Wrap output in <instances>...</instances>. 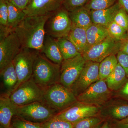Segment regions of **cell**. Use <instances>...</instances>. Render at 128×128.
I'll list each match as a JSON object with an SVG mask.
<instances>
[{
    "instance_id": "obj_31",
    "label": "cell",
    "mask_w": 128,
    "mask_h": 128,
    "mask_svg": "<svg viewBox=\"0 0 128 128\" xmlns=\"http://www.w3.org/2000/svg\"><path fill=\"white\" fill-rule=\"evenodd\" d=\"M42 128H73L72 124L53 118L41 124Z\"/></svg>"
},
{
    "instance_id": "obj_1",
    "label": "cell",
    "mask_w": 128,
    "mask_h": 128,
    "mask_svg": "<svg viewBox=\"0 0 128 128\" xmlns=\"http://www.w3.org/2000/svg\"><path fill=\"white\" fill-rule=\"evenodd\" d=\"M51 14L26 16L19 24L13 32L22 47L41 51L46 34L45 24Z\"/></svg>"
},
{
    "instance_id": "obj_18",
    "label": "cell",
    "mask_w": 128,
    "mask_h": 128,
    "mask_svg": "<svg viewBox=\"0 0 128 128\" xmlns=\"http://www.w3.org/2000/svg\"><path fill=\"white\" fill-rule=\"evenodd\" d=\"M40 52L54 64L60 65L64 61L57 39L47 34L45 35Z\"/></svg>"
},
{
    "instance_id": "obj_42",
    "label": "cell",
    "mask_w": 128,
    "mask_h": 128,
    "mask_svg": "<svg viewBox=\"0 0 128 128\" xmlns=\"http://www.w3.org/2000/svg\"><path fill=\"white\" fill-rule=\"evenodd\" d=\"M116 122L121 124H128V117L120 121H116Z\"/></svg>"
},
{
    "instance_id": "obj_23",
    "label": "cell",
    "mask_w": 128,
    "mask_h": 128,
    "mask_svg": "<svg viewBox=\"0 0 128 128\" xmlns=\"http://www.w3.org/2000/svg\"><path fill=\"white\" fill-rule=\"evenodd\" d=\"M86 30L88 42L87 49L94 44L102 41L109 36L107 28L102 25L92 24Z\"/></svg>"
},
{
    "instance_id": "obj_33",
    "label": "cell",
    "mask_w": 128,
    "mask_h": 128,
    "mask_svg": "<svg viewBox=\"0 0 128 128\" xmlns=\"http://www.w3.org/2000/svg\"><path fill=\"white\" fill-rule=\"evenodd\" d=\"M114 21L128 32V14L123 8L117 12Z\"/></svg>"
},
{
    "instance_id": "obj_39",
    "label": "cell",
    "mask_w": 128,
    "mask_h": 128,
    "mask_svg": "<svg viewBox=\"0 0 128 128\" xmlns=\"http://www.w3.org/2000/svg\"><path fill=\"white\" fill-rule=\"evenodd\" d=\"M118 2L128 14V0H118Z\"/></svg>"
},
{
    "instance_id": "obj_2",
    "label": "cell",
    "mask_w": 128,
    "mask_h": 128,
    "mask_svg": "<svg viewBox=\"0 0 128 128\" xmlns=\"http://www.w3.org/2000/svg\"><path fill=\"white\" fill-rule=\"evenodd\" d=\"M60 65L50 61L40 52L34 61L32 77L44 89L60 83Z\"/></svg>"
},
{
    "instance_id": "obj_25",
    "label": "cell",
    "mask_w": 128,
    "mask_h": 128,
    "mask_svg": "<svg viewBox=\"0 0 128 128\" xmlns=\"http://www.w3.org/2000/svg\"><path fill=\"white\" fill-rule=\"evenodd\" d=\"M118 64L117 57L115 55L108 56L99 63V80H106L113 71Z\"/></svg>"
},
{
    "instance_id": "obj_16",
    "label": "cell",
    "mask_w": 128,
    "mask_h": 128,
    "mask_svg": "<svg viewBox=\"0 0 128 128\" xmlns=\"http://www.w3.org/2000/svg\"><path fill=\"white\" fill-rule=\"evenodd\" d=\"M1 80V94L10 96L16 89L18 78L14 65L12 63L0 70Z\"/></svg>"
},
{
    "instance_id": "obj_34",
    "label": "cell",
    "mask_w": 128,
    "mask_h": 128,
    "mask_svg": "<svg viewBox=\"0 0 128 128\" xmlns=\"http://www.w3.org/2000/svg\"><path fill=\"white\" fill-rule=\"evenodd\" d=\"M8 9L6 0H0V25L7 26Z\"/></svg>"
},
{
    "instance_id": "obj_17",
    "label": "cell",
    "mask_w": 128,
    "mask_h": 128,
    "mask_svg": "<svg viewBox=\"0 0 128 128\" xmlns=\"http://www.w3.org/2000/svg\"><path fill=\"white\" fill-rule=\"evenodd\" d=\"M121 7L118 1L112 7L107 9L90 11L92 23L107 28L113 22L115 15Z\"/></svg>"
},
{
    "instance_id": "obj_9",
    "label": "cell",
    "mask_w": 128,
    "mask_h": 128,
    "mask_svg": "<svg viewBox=\"0 0 128 128\" xmlns=\"http://www.w3.org/2000/svg\"><path fill=\"white\" fill-rule=\"evenodd\" d=\"M121 41L108 36L102 41L90 47L82 55L86 61L100 63L108 56L116 55L121 50Z\"/></svg>"
},
{
    "instance_id": "obj_6",
    "label": "cell",
    "mask_w": 128,
    "mask_h": 128,
    "mask_svg": "<svg viewBox=\"0 0 128 128\" xmlns=\"http://www.w3.org/2000/svg\"><path fill=\"white\" fill-rule=\"evenodd\" d=\"M72 26L69 12L62 7L52 13L46 22V34L56 39L66 38Z\"/></svg>"
},
{
    "instance_id": "obj_35",
    "label": "cell",
    "mask_w": 128,
    "mask_h": 128,
    "mask_svg": "<svg viewBox=\"0 0 128 128\" xmlns=\"http://www.w3.org/2000/svg\"><path fill=\"white\" fill-rule=\"evenodd\" d=\"M116 57L118 64L125 70L128 78V54L120 50L117 54Z\"/></svg>"
},
{
    "instance_id": "obj_38",
    "label": "cell",
    "mask_w": 128,
    "mask_h": 128,
    "mask_svg": "<svg viewBox=\"0 0 128 128\" xmlns=\"http://www.w3.org/2000/svg\"><path fill=\"white\" fill-rule=\"evenodd\" d=\"M120 50L128 54V36L126 39L121 41Z\"/></svg>"
},
{
    "instance_id": "obj_37",
    "label": "cell",
    "mask_w": 128,
    "mask_h": 128,
    "mask_svg": "<svg viewBox=\"0 0 128 128\" xmlns=\"http://www.w3.org/2000/svg\"><path fill=\"white\" fill-rule=\"evenodd\" d=\"M118 95L121 97L128 98V81L118 91Z\"/></svg>"
},
{
    "instance_id": "obj_12",
    "label": "cell",
    "mask_w": 128,
    "mask_h": 128,
    "mask_svg": "<svg viewBox=\"0 0 128 128\" xmlns=\"http://www.w3.org/2000/svg\"><path fill=\"white\" fill-rule=\"evenodd\" d=\"M99 63L86 61L81 73L70 89L76 96L99 80Z\"/></svg>"
},
{
    "instance_id": "obj_8",
    "label": "cell",
    "mask_w": 128,
    "mask_h": 128,
    "mask_svg": "<svg viewBox=\"0 0 128 128\" xmlns=\"http://www.w3.org/2000/svg\"><path fill=\"white\" fill-rule=\"evenodd\" d=\"M108 87L105 80H99L91 85L76 97L80 102L102 107L111 100L112 92Z\"/></svg>"
},
{
    "instance_id": "obj_5",
    "label": "cell",
    "mask_w": 128,
    "mask_h": 128,
    "mask_svg": "<svg viewBox=\"0 0 128 128\" xmlns=\"http://www.w3.org/2000/svg\"><path fill=\"white\" fill-rule=\"evenodd\" d=\"M58 113L44 102H36L17 106L16 116L33 122L42 124L53 118Z\"/></svg>"
},
{
    "instance_id": "obj_15",
    "label": "cell",
    "mask_w": 128,
    "mask_h": 128,
    "mask_svg": "<svg viewBox=\"0 0 128 128\" xmlns=\"http://www.w3.org/2000/svg\"><path fill=\"white\" fill-rule=\"evenodd\" d=\"M17 106L12 102L10 96L1 94L0 96V124L3 128L11 126L12 119L16 116Z\"/></svg>"
},
{
    "instance_id": "obj_19",
    "label": "cell",
    "mask_w": 128,
    "mask_h": 128,
    "mask_svg": "<svg viewBox=\"0 0 128 128\" xmlns=\"http://www.w3.org/2000/svg\"><path fill=\"white\" fill-rule=\"evenodd\" d=\"M101 107L100 115L102 117L120 121L128 117V105L116 103V102L108 104H106Z\"/></svg>"
},
{
    "instance_id": "obj_43",
    "label": "cell",
    "mask_w": 128,
    "mask_h": 128,
    "mask_svg": "<svg viewBox=\"0 0 128 128\" xmlns=\"http://www.w3.org/2000/svg\"><path fill=\"white\" fill-rule=\"evenodd\" d=\"M0 128H2V127H0ZM12 128V126H11V127H10V128Z\"/></svg>"
},
{
    "instance_id": "obj_30",
    "label": "cell",
    "mask_w": 128,
    "mask_h": 128,
    "mask_svg": "<svg viewBox=\"0 0 128 128\" xmlns=\"http://www.w3.org/2000/svg\"><path fill=\"white\" fill-rule=\"evenodd\" d=\"M11 125L13 128H42L41 124L27 121L16 116L12 118Z\"/></svg>"
},
{
    "instance_id": "obj_32",
    "label": "cell",
    "mask_w": 128,
    "mask_h": 128,
    "mask_svg": "<svg viewBox=\"0 0 128 128\" xmlns=\"http://www.w3.org/2000/svg\"><path fill=\"white\" fill-rule=\"evenodd\" d=\"M89 0H63L62 7L67 11L70 12L84 7Z\"/></svg>"
},
{
    "instance_id": "obj_41",
    "label": "cell",
    "mask_w": 128,
    "mask_h": 128,
    "mask_svg": "<svg viewBox=\"0 0 128 128\" xmlns=\"http://www.w3.org/2000/svg\"><path fill=\"white\" fill-rule=\"evenodd\" d=\"M100 128H112L110 123L108 121H105Z\"/></svg>"
},
{
    "instance_id": "obj_14",
    "label": "cell",
    "mask_w": 128,
    "mask_h": 128,
    "mask_svg": "<svg viewBox=\"0 0 128 128\" xmlns=\"http://www.w3.org/2000/svg\"><path fill=\"white\" fill-rule=\"evenodd\" d=\"M63 0H31L24 11L26 16L52 14L62 7Z\"/></svg>"
},
{
    "instance_id": "obj_7",
    "label": "cell",
    "mask_w": 128,
    "mask_h": 128,
    "mask_svg": "<svg viewBox=\"0 0 128 128\" xmlns=\"http://www.w3.org/2000/svg\"><path fill=\"white\" fill-rule=\"evenodd\" d=\"M40 52L34 50L22 47L15 57L12 64L18 78L16 89L22 82L30 80L32 77L34 61Z\"/></svg>"
},
{
    "instance_id": "obj_36",
    "label": "cell",
    "mask_w": 128,
    "mask_h": 128,
    "mask_svg": "<svg viewBox=\"0 0 128 128\" xmlns=\"http://www.w3.org/2000/svg\"><path fill=\"white\" fill-rule=\"evenodd\" d=\"M13 4L18 8L24 10L28 4L31 0H10Z\"/></svg>"
},
{
    "instance_id": "obj_11",
    "label": "cell",
    "mask_w": 128,
    "mask_h": 128,
    "mask_svg": "<svg viewBox=\"0 0 128 128\" xmlns=\"http://www.w3.org/2000/svg\"><path fill=\"white\" fill-rule=\"evenodd\" d=\"M86 62L81 54L72 58L64 60L60 65V83L71 89L81 73Z\"/></svg>"
},
{
    "instance_id": "obj_26",
    "label": "cell",
    "mask_w": 128,
    "mask_h": 128,
    "mask_svg": "<svg viewBox=\"0 0 128 128\" xmlns=\"http://www.w3.org/2000/svg\"><path fill=\"white\" fill-rule=\"evenodd\" d=\"M57 40L64 60L72 58L80 54L67 38H58Z\"/></svg>"
},
{
    "instance_id": "obj_4",
    "label": "cell",
    "mask_w": 128,
    "mask_h": 128,
    "mask_svg": "<svg viewBox=\"0 0 128 128\" xmlns=\"http://www.w3.org/2000/svg\"><path fill=\"white\" fill-rule=\"evenodd\" d=\"M44 92V89L38 86L32 77L19 85L10 94V98L16 106H24L43 102Z\"/></svg>"
},
{
    "instance_id": "obj_29",
    "label": "cell",
    "mask_w": 128,
    "mask_h": 128,
    "mask_svg": "<svg viewBox=\"0 0 128 128\" xmlns=\"http://www.w3.org/2000/svg\"><path fill=\"white\" fill-rule=\"evenodd\" d=\"M118 1V0H89L85 7L90 11L102 10L112 7Z\"/></svg>"
},
{
    "instance_id": "obj_3",
    "label": "cell",
    "mask_w": 128,
    "mask_h": 128,
    "mask_svg": "<svg viewBox=\"0 0 128 128\" xmlns=\"http://www.w3.org/2000/svg\"><path fill=\"white\" fill-rule=\"evenodd\" d=\"M77 100L70 89L57 83L44 89V102L58 113L71 106Z\"/></svg>"
},
{
    "instance_id": "obj_20",
    "label": "cell",
    "mask_w": 128,
    "mask_h": 128,
    "mask_svg": "<svg viewBox=\"0 0 128 128\" xmlns=\"http://www.w3.org/2000/svg\"><path fill=\"white\" fill-rule=\"evenodd\" d=\"M67 38L75 46L78 52L82 54L88 48L86 29L73 25Z\"/></svg>"
},
{
    "instance_id": "obj_13",
    "label": "cell",
    "mask_w": 128,
    "mask_h": 128,
    "mask_svg": "<svg viewBox=\"0 0 128 128\" xmlns=\"http://www.w3.org/2000/svg\"><path fill=\"white\" fill-rule=\"evenodd\" d=\"M22 48L20 42L14 32L0 40V70L12 63Z\"/></svg>"
},
{
    "instance_id": "obj_24",
    "label": "cell",
    "mask_w": 128,
    "mask_h": 128,
    "mask_svg": "<svg viewBox=\"0 0 128 128\" xmlns=\"http://www.w3.org/2000/svg\"><path fill=\"white\" fill-rule=\"evenodd\" d=\"M8 6V16L7 27L12 32L17 27L26 16L24 10L13 4L10 0H6Z\"/></svg>"
},
{
    "instance_id": "obj_10",
    "label": "cell",
    "mask_w": 128,
    "mask_h": 128,
    "mask_svg": "<svg viewBox=\"0 0 128 128\" xmlns=\"http://www.w3.org/2000/svg\"><path fill=\"white\" fill-rule=\"evenodd\" d=\"M100 108L77 101L54 118L73 124L86 118L100 115Z\"/></svg>"
},
{
    "instance_id": "obj_40",
    "label": "cell",
    "mask_w": 128,
    "mask_h": 128,
    "mask_svg": "<svg viewBox=\"0 0 128 128\" xmlns=\"http://www.w3.org/2000/svg\"><path fill=\"white\" fill-rule=\"evenodd\" d=\"M116 128H128V124H121L116 122Z\"/></svg>"
},
{
    "instance_id": "obj_27",
    "label": "cell",
    "mask_w": 128,
    "mask_h": 128,
    "mask_svg": "<svg viewBox=\"0 0 128 128\" xmlns=\"http://www.w3.org/2000/svg\"><path fill=\"white\" fill-rule=\"evenodd\" d=\"M105 121L100 115L86 118L72 124L73 128H100Z\"/></svg>"
},
{
    "instance_id": "obj_28",
    "label": "cell",
    "mask_w": 128,
    "mask_h": 128,
    "mask_svg": "<svg viewBox=\"0 0 128 128\" xmlns=\"http://www.w3.org/2000/svg\"><path fill=\"white\" fill-rule=\"evenodd\" d=\"M109 36L118 41H122L128 37V32L114 21L107 27Z\"/></svg>"
},
{
    "instance_id": "obj_22",
    "label": "cell",
    "mask_w": 128,
    "mask_h": 128,
    "mask_svg": "<svg viewBox=\"0 0 128 128\" xmlns=\"http://www.w3.org/2000/svg\"><path fill=\"white\" fill-rule=\"evenodd\" d=\"M69 16L74 25L86 29L92 24L90 11L85 6L69 12Z\"/></svg>"
},
{
    "instance_id": "obj_21",
    "label": "cell",
    "mask_w": 128,
    "mask_h": 128,
    "mask_svg": "<svg viewBox=\"0 0 128 128\" xmlns=\"http://www.w3.org/2000/svg\"><path fill=\"white\" fill-rule=\"evenodd\" d=\"M127 78L125 70L118 63L105 81L110 90L116 92L121 89L127 82Z\"/></svg>"
}]
</instances>
